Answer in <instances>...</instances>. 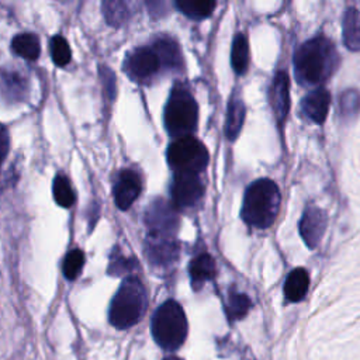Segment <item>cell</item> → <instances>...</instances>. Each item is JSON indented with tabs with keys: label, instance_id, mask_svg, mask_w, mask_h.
Segmentation results:
<instances>
[{
	"label": "cell",
	"instance_id": "11",
	"mask_svg": "<svg viewBox=\"0 0 360 360\" xmlns=\"http://www.w3.org/2000/svg\"><path fill=\"white\" fill-rule=\"evenodd\" d=\"M142 190V181L139 174L132 169H124L114 184V201L115 205L125 211L139 197Z\"/></svg>",
	"mask_w": 360,
	"mask_h": 360
},
{
	"label": "cell",
	"instance_id": "17",
	"mask_svg": "<svg viewBox=\"0 0 360 360\" xmlns=\"http://www.w3.org/2000/svg\"><path fill=\"white\" fill-rule=\"evenodd\" d=\"M309 287V276L305 269L298 267L290 271L284 283V295L288 301L297 302L301 301Z\"/></svg>",
	"mask_w": 360,
	"mask_h": 360
},
{
	"label": "cell",
	"instance_id": "1",
	"mask_svg": "<svg viewBox=\"0 0 360 360\" xmlns=\"http://www.w3.org/2000/svg\"><path fill=\"white\" fill-rule=\"evenodd\" d=\"M338 63V52L325 37H315L304 42L294 55L297 80L304 86H314L328 79Z\"/></svg>",
	"mask_w": 360,
	"mask_h": 360
},
{
	"label": "cell",
	"instance_id": "25",
	"mask_svg": "<svg viewBox=\"0 0 360 360\" xmlns=\"http://www.w3.org/2000/svg\"><path fill=\"white\" fill-rule=\"evenodd\" d=\"M101 8L105 21L112 27H121L129 17V10L124 1H103Z\"/></svg>",
	"mask_w": 360,
	"mask_h": 360
},
{
	"label": "cell",
	"instance_id": "32",
	"mask_svg": "<svg viewBox=\"0 0 360 360\" xmlns=\"http://www.w3.org/2000/svg\"><path fill=\"white\" fill-rule=\"evenodd\" d=\"M10 150V135L4 125L0 124V169Z\"/></svg>",
	"mask_w": 360,
	"mask_h": 360
},
{
	"label": "cell",
	"instance_id": "7",
	"mask_svg": "<svg viewBox=\"0 0 360 360\" xmlns=\"http://www.w3.org/2000/svg\"><path fill=\"white\" fill-rule=\"evenodd\" d=\"M143 221L148 229V236L174 239L179 218L174 205L169 204L166 200H153L145 211Z\"/></svg>",
	"mask_w": 360,
	"mask_h": 360
},
{
	"label": "cell",
	"instance_id": "5",
	"mask_svg": "<svg viewBox=\"0 0 360 360\" xmlns=\"http://www.w3.org/2000/svg\"><path fill=\"white\" fill-rule=\"evenodd\" d=\"M150 330L155 342L167 352L177 350L187 338L188 323L179 302L167 300L153 314Z\"/></svg>",
	"mask_w": 360,
	"mask_h": 360
},
{
	"label": "cell",
	"instance_id": "28",
	"mask_svg": "<svg viewBox=\"0 0 360 360\" xmlns=\"http://www.w3.org/2000/svg\"><path fill=\"white\" fill-rule=\"evenodd\" d=\"M70 48L62 35H55L51 39V56L55 65L65 66L70 62Z\"/></svg>",
	"mask_w": 360,
	"mask_h": 360
},
{
	"label": "cell",
	"instance_id": "4",
	"mask_svg": "<svg viewBox=\"0 0 360 360\" xmlns=\"http://www.w3.org/2000/svg\"><path fill=\"white\" fill-rule=\"evenodd\" d=\"M198 121V105L190 90L177 83L167 98L163 111V124L174 138L193 136Z\"/></svg>",
	"mask_w": 360,
	"mask_h": 360
},
{
	"label": "cell",
	"instance_id": "3",
	"mask_svg": "<svg viewBox=\"0 0 360 360\" xmlns=\"http://www.w3.org/2000/svg\"><path fill=\"white\" fill-rule=\"evenodd\" d=\"M148 307L146 290L135 276H128L111 300L108 321L115 329H128L138 323Z\"/></svg>",
	"mask_w": 360,
	"mask_h": 360
},
{
	"label": "cell",
	"instance_id": "16",
	"mask_svg": "<svg viewBox=\"0 0 360 360\" xmlns=\"http://www.w3.org/2000/svg\"><path fill=\"white\" fill-rule=\"evenodd\" d=\"M190 280L193 288L200 290L208 280H211L215 274V262L211 255L201 253L190 262L188 266Z\"/></svg>",
	"mask_w": 360,
	"mask_h": 360
},
{
	"label": "cell",
	"instance_id": "19",
	"mask_svg": "<svg viewBox=\"0 0 360 360\" xmlns=\"http://www.w3.org/2000/svg\"><path fill=\"white\" fill-rule=\"evenodd\" d=\"M11 49L27 60H35L41 53V42L34 32H21L11 39Z\"/></svg>",
	"mask_w": 360,
	"mask_h": 360
},
{
	"label": "cell",
	"instance_id": "15",
	"mask_svg": "<svg viewBox=\"0 0 360 360\" xmlns=\"http://www.w3.org/2000/svg\"><path fill=\"white\" fill-rule=\"evenodd\" d=\"M152 49L156 52L162 69L166 70H181L183 68V56L179 48V44L170 37H159L155 39Z\"/></svg>",
	"mask_w": 360,
	"mask_h": 360
},
{
	"label": "cell",
	"instance_id": "12",
	"mask_svg": "<svg viewBox=\"0 0 360 360\" xmlns=\"http://www.w3.org/2000/svg\"><path fill=\"white\" fill-rule=\"evenodd\" d=\"M145 255L155 267H167L177 260L179 246L176 239L146 236Z\"/></svg>",
	"mask_w": 360,
	"mask_h": 360
},
{
	"label": "cell",
	"instance_id": "21",
	"mask_svg": "<svg viewBox=\"0 0 360 360\" xmlns=\"http://www.w3.org/2000/svg\"><path fill=\"white\" fill-rule=\"evenodd\" d=\"M343 38L349 49L360 51V13L354 7L346 10L343 18Z\"/></svg>",
	"mask_w": 360,
	"mask_h": 360
},
{
	"label": "cell",
	"instance_id": "30",
	"mask_svg": "<svg viewBox=\"0 0 360 360\" xmlns=\"http://www.w3.org/2000/svg\"><path fill=\"white\" fill-rule=\"evenodd\" d=\"M340 111L346 117H354L360 110V96L356 90H347L340 96Z\"/></svg>",
	"mask_w": 360,
	"mask_h": 360
},
{
	"label": "cell",
	"instance_id": "20",
	"mask_svg": "<svg viewBox=\"0 0 360 360\" xmlns=\"http://www.w3.org/2000/svg\"><path fill=\"white\" fill-rule=\"evenodd\" d=\"M245 121V104L238 96H232L228 103V112L225 121V134L228 139L233 141L239 135Z\"/></svg>",
	"mask_w": 360,
	"mask_h": 360
},
{
	"label": "cell",
	"instance_id": "9",
	"mask_svg": "<svg viewBox=\"0 0 360 360\" xmlns=\"http://www.w3.org/2000/svg\"><path fill=\"white\" fill-rule=\"evenodd\" d=\"M170 191L174 207L188 208L202 197L204 184L197 173H174Z\"/></svg>",
	"mask_w": 360,
	"mask_h": 360
},
{
	"label": "cell",
	"instance_id": "23",
	"mask_svg": "<svg viewBox=\"0 0 360 360\" xmlns=\"http://www.w3.org/2000/svg\"><path fill=\"white\" fill-rule=\"evenodd\" d=\"M52 193H53V198L58 205H60L63 208H69L75 204L76 195L70 186L69 179L65 174L59 173L55 176L53 184H52Z\"/></svg>",
	"mask_w": 360,
	"mask_h": 360
},
{
	"label": "cell",
	"instance_id": "27",
	"mask_svg": "<svg viewBox=\"0 0 360 360\" xmlns=\"http://www.w3.org/2000/svg\"><path fill=\"white\" fill-rule=\"evenodd\" d=\"M83 266H84V253L80 249H73L65 256V260L62 264L63 276L68 280H75L82 273Z\"/></svg>",
	"mask_w": 360,
	"mask_h": 360
},
{
	"label": "cell",
	"instance_id": "6",
	"mask_svg": "<svg viewBox=\"0 0 360 360\" xmlns=\"http://www.w3.org/2000/svg\"><path fill=\"white\" fill-rule=\"evenodd\" d=\"M167 163L174 173H200L210 160L208 150L194 136L179 138L167 148Z\"/></svg>",
	"mask_w": 360,
	"mask_h": 360
},
{
	"label": "cell",
	"instance_id": "29",
	"mask_svg": "<svg viewBox=\"0 0 360 360\" xmlns=\"http://www.w3.org/2000/svg\"><path fill=\"white\" fill-rule=\"evenodd\" d=\"M135 262L132 259L125 257L124 255H121L117 249L115 252L111 255L110 259V264H108V274L111 276H122L124 273H128L134 269Z\"/></svg>",
	"mask_w": 360,
	"mask_h": 360
},
{
	"label": "cell",
	"instance_id": "33",
	"mask_svg": "<svg viewBox=\"0 0 360 360\" xmlns=\"http://www.w3.org/2000/svg\"><path fill=\"white\" fill-rule=\"evenodd\" d=\"M163 360H181V359H179V357H176V356H169V357H166V359H163Z\"/></svg>",
	"mask_w": 360,
	"mask_h": 360
},
{
	"label": "cell",
	"instance_id": "31",
	"mask_svg": "<svg viewBox=\"0 0 360 360\" xmlns=\"http://www.w3.org/2000/svg\"><path fill=\"white\" fill-rule=\"evenodd\" d=\"M100 77H101L104 94L107 96L108 100H114V96H115V76H114V73L107 66H103V68H100Z\"/></svg>",
	"mask_w": 360,
	"mask_h": 360
},
{
	"label": "cell",
	"instance_id": "24",
	"mask_svg": "<svg viewBox=\"0 0 360 360\" xmlns=\"http://www.w3.org/2000/svg\"><path fill=\"white\" fill-rule=\"evenodd\" d=\"M217 3L215 1H190V0H179L176 1V7L188 18L202 20L212 14Z\"/></svg>",
	"mask_w": 360,
	"mask_h": 360
},
{
	"label": "cell",
	"instance_id": "10",
	"mask_svg": "<svg viewBox=\"0 0 360 360\" xmlns=\"http://www.w3.org/2000/svg\"><path fill=\"white\" fill-rule=\"evenodd\" d=\"M326 224L328 217L322 208L316 205H308L304 210L298 224V229L302 240L309 249H315L318 246L326 229Z\"/></svg>",
	"mask_w": 360,
	"mask_h": 360
},
{
	"label": "cell",
	"instance_id": "22",
	"mask_svg": "<svg viewBox=\"0 0 360 360\" xmlns=\"http://www.w3.org/2000/svg\"><path fill=\"white\" fill-rule=\"evenodd\" d=\"M231 63L238 75H243L249 65V42L245 34L239 32L235 35L231 51Z\"/></svg>",
	"mask_w": 360,
	"mask_h": 360
},
{
	"label": "cell",
	"instance_id": "18",
	"mask_svg": "<svg viewBox=\"0 0 360 360\" xmlns=\"http://www.w3.org/2000/svg\"><path fill=\"white\" fill-rule=\"evenodd\" d=\"M0 90L6 100L20 101L28 90L27 80L17 72H3L0 77Z\"/></svg>",
	"mask_w": 360,
	"mask_h": 360
},
{
	"label": "cell",
	"instance_id": "26",
	"mask_svg": "<svg viewBox=\"0 0 360 360\" xmlns=\"http://www.w3.org/2000/svg\"><path fill=\"white\" fill-rule=\"evenodd\" d=\"M250 305H252V302L248 295L232 291V292H229V298H228V304H226V315L231 321L240 319L246 315Z\"/></svg>",
	"mask_w": 360,
	"mask_h": 360
},
{
	"label": "cell",
	"instance_id": "8",
	"mask_svg": "<svg viewBox=\"0 0 360 360\" xmlns=\"http://www.w3.org/2000/svg\"><path fill=\"white\" fill-rule=\"evenodd\" d=\"M122 66L125 73L138 83L150 82L162 70V63L152 46H141L131 51Z\"/></svg>",
	"mask_w": 360,
	"mask_h": 360
},
{
	"label": "cell",
	"instance_id": "13",
	"mask_svg": "<svg viewBox=\"0 0 360 360\" xmlns=\"http://www.w3.org/2000/svg\"><path fill=\"white\" fill-rule=\"evenodd\" d=\"M270 103L274 117L281 127L290 110V79L284 70L277 72L270 89Z\"/></svg>",
	"mask_w": 360,
	"mask_h": 360
},
{
	"label": "cell",
	"instance_id": "14",
	"mask_svg": "<svg viewBox=\"0 0 360 360\" xmlns=\"http://www.w3.org/2000/svg\"><path fill=\"white\" fill-rule=\"evenodd\" d=\"M330 94L325 87H319L308 93L301 103L302 112L316 124H322L328 115Z\"/></svg>",
	"mask_w": 360,
	"mask_h": 360
},
{
	"label": "cell",
	"instance_id": "2",
	"mask_svg": "<svg viewBox=\"0 0 360 360\" xmlns=\"http://www.w3.org/2000/svg\"><path fill=\"white\" fill-rule=\"evenodd\" d=\"M280 202L281 195L277 184L270 179H259L245 191L240 217L250 226L269 228L277 218Z\"/></svg>",
	"mask_w": 360,
	"mask_h": 360
}]
</instances>
